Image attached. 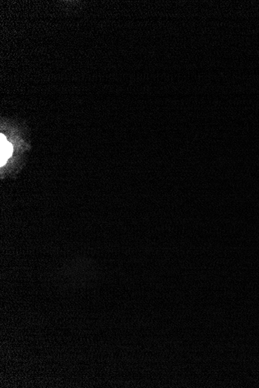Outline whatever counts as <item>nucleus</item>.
<instances>
[{
	"instance_id": "1",
	"label": "nucleus",
	"mask_w": 259,
	"mask_h": 388,
	"mask_svg": "<svg viewBox=\"0 0 259 388\" xmlns=\"http://www.w3.org/2000/svg\"><path fill=\"white\" fill-rule=\"evenodd\" d=\"M0 166L3 167L13 153V146L3 133L0 134Z\"/></svg>"
}]
</instances>
